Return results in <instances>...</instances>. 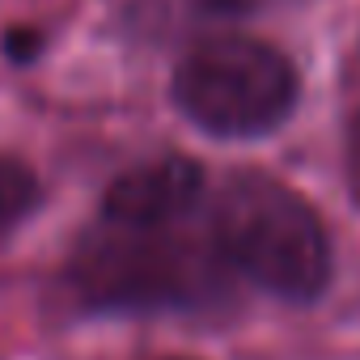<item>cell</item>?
<instances>
[{
    "label": "cell",
    "instance_id": "cell-6",
    "mask_svg": "<svg viewBox=\"0 0 360 360\" xmlns=\"http://www.w3.org/2000/svg\"><path fill=\"white\" fill-rule=\"evenodd\" d=\"M259 5V0H148V5H140V13L153 22H221V18H242Z\"/></svg>",
    "mask_w": 360,
    "mask_h": 360
},
{
    "label": "cell",
    "instance_id": "cell-1",
    "mask_svg": "<svg viewBox=\"0 0 360 360\" xmlns=\"http://www.w3.org/2000/svg\"><path fill=\"white\" fill-rule=\"evenodd\" d=\"M229 263L208 229L178 225H119L102 221L81 238L68 263L77 297L94 309H195L225 292Z\"/></svg>",
    "mask_w": 360,
    "mask_h": 360
},
{
    "label": "cell",
    "instance_id": "cell-3",
    "mask_svg": "<svg viewBox=\"0 0 360 360\" xmlns=\"http://www.w3.org/2000/svg\"><path fill=\"white\" fill-rule=\"evenodd\" d=\"M174 102L212 136H263L292 115L297 68L284 51L259 39H212L178 64Z\"/></svg>",
    "mask_w": 360,
    "mask_h": 360
},
{
    "label": "cell",
    "instance_id": "cell-2",
    "mask_svg": "<svg viewBox=\"0 0 360 360\" xmlns=\"http://www.w3.org/2000/svg\"><path fill=\"white\" fill-rule=\"evenodd\" d=\"M212 238L233 271L284 301H314L330 280V242L314 208L267 174H233L212 208Z\"/></svg>",
    "mask_w": 360,
    "mask_h": 360
},
{
    "label": "cell",
    "instance_id": "cell-4",
    "mask_svg": "<svg viewBox=\"0 0 360 360\" xmlns=\"http://www.w3.org/2000/svg\"><path fill=\"white\" fill-rule=\"evenodd\" d=\"M204 200V169L191 157H157L131 165L106 187L102 217L119 225H178Z\"/></svg>",
    "mask_w": 360,
    "mask_h": 360
},
{
    "label": "cell",
    "instance_id": "cell-5",
    "mask_svg": "<svg viewBox=\"0 0 360 360\" xmlns=\"http://www.w3.org/2000/svg\"><path fill=\"white\" fill-rule=\"evenodd\" d=\"M34 204H39L34 174L13 157H0V238L9 229H18L34 212Z\"/></svg>",
    "mask_w": 360,
    "mask_h": 360
}]
</instances>
